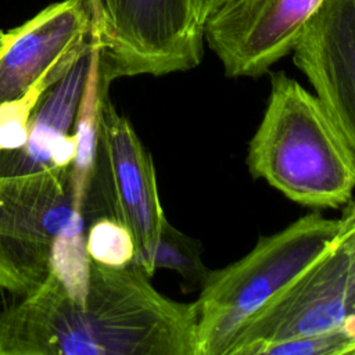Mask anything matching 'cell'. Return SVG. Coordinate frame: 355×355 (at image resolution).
<instances>
[{
  "instance_id": "obj_1",
  "label": "cell",
  "mask_w": 355,
  "mask_h": 355,
  "mask_svg": "<svg viewBox=\"0 0 355 355\" xmlns=\"http://www.w3.org/2000/svg\"><path fill=\"white\" fill-rule=\"evenodd\" d=\"M0 355H197L194 302L162 295L133 265L94 262L85 230L68 233L40 287L0 311Z\"/></svg>"
},
{
  "instance_id": "obj_2",
  "label": "cell",
  "mask_w": 355,
  "mask_h": 355,
  "mask_svg": "<svg viewBox=\"0 0 355 355\" xmlns=\"http://www.w3.org/2000/svg\"><path fill=\"white\" fill-rule=\"evenodd\" d=\"M247 166L254 178L306 207L338 208L355 189V153L345 135L316 94L282 71L270 78Z\"/></svg>"
},
{
  "instance_id": "obj_3",
  "label": "cell",
  "mask_w": 355,
  "mask_h": 355,
  "mask_svg": "<svg viewBox=\"0 0 355 355\" xmlns=\"http://www.w3.org/2000/svg\"><path fill=\"white\" fill-rule=\"evenodd\" d=\"M338 219L311 212L261 237L239 261L209 270L196 309L197 355H225L243 323L337 239Z\"/></svg>"
},
{
  "instance_id": "obj_4",
  "label": "cell",
  "mask_w": 355,
  "mask_h": 355,
  "mask_svg": "<svg viewBox=\"0 0 355 355\" xmlns=\"http://www.w3.org/2000/svg\"><path fill=\"white\" fill-rule=\"evenodd\" d=\"M85 230L71 165L0 176V290L15 297L46 280L58 239Z\"/></svg>"
},
{
  "instance_id": "obj_5",
  "label": "cell",
  "mask_w": 355,
  "mask_h": 355,
  "mask_svg": "<svg viewBox=\"0 0 355 355\" xmlns=\"http://www.w3.org/2000/svg\"><path fill=\"white\" fill-rule=\"evenodd\" d=\"M101 78L162 76L196 68L204 28L193 0H93Z\"/></svg>"
},
{
  "instance_id": "obj_6",
  "label": "cell",
  "mask_w": 355,
  "mask_h": 355,
  "mask_svg": "<svg viewBox=\"0 0 355 355\" xmlns=\"http://www.w3.org/2000/svg\"><path fill=\"white\" fill-rule=\"evenodd\" d=\"M355 230L336 240L319 258L262 304L237 330L225 355H255L282 340L333 331L345 326L349 312V272Z\"/></svg>"
},
{
  "instance_id": "obj_7",
  "label": "cell",
  "mask_w": 355,
  "mask_h": 355,
  "mask_svg": "<svg viewBox=\"0 0 355 355\" xmlns=\"http://www.w3.org/2000/svg\"><path fill=\"white\" fill-rule=\"evenodd\" d=\"M323 0H227L204 21V42L229 78H257L293 51Z\"/></svg>"
},
{
  "instance_id": "obj_8",
  "label": "cell",
  "mask_w": 355,
  "mask_h": 355,
  "mask_svg": "<svg viewBox=\"0 0 355 355\" xmlns=\"http://www.w3.org/2000/svg\"><path fill=\"white\" fill-rule=\"evenodd\" d=\"M96 32L93 0H62L0 32V104L49 75L67 71Z\"/></svg>"
},
{
  "instance_id": "obj_9",
  "label": "cell",
  "mask_w": 355,
  "mask_h": 355,
  "mask_svg": "<svg viewBox=\"0 0 355 355\" xmlns=\"http://www.w3.org/2000/svg\"><path fill=\"white\" fill-rule=\"evenodd\" d=\"M291 53L355 153V0H323Z\"/></svg>"
},
{
  "instance_id": "obj_10",
  "label": "cell",
  "mask_w": 355,
  "mask_h": 355,
  "mask_svg": "<svg viewBox=\"0 0 355 355\" xmlns=\"http://www.w3.org/2000/svg\"><path fill=\"white\" fill-rule=\"evenodd\" d=\"M98 143L108 165L119 220L130 230L136 250L150 247L165 222L150 153L130 122L104 96L98 115Z\"/></svg>"
},
{
  "instance_id": "obj_11",
  "label": "cell",
  "mask_w": 355,
  "mask_h": 355,
  "mask_svg": "<svg viewBox=\"0 0 355 355\" xmlns=\"http://www.w3.org/2000/svg\"><path fill=\"white\" fill-rule=\"evenodd\" d=\"M94 32L90 44L43 94L28 125V139L17 150L0 153V176H15L72 165L76 155L75 123L82 96L98 55Z\"/></svg>"
},
{
  "instance_id": "obj_12",
  "label": "cell",
  "mask_w": 355,
  "mask_h": 355,
  "mask_svg": "<svg viewBox=\"0 0 355 355\" xmlns=\"http://www.w3.org/2000/svg\"><path fill=\"white\" fill-rule=\"evenodd\" d=\"M202 247L198 241L172 226L168 219L162 223L155 241L139 248L132 259L133 266L151 277L157 269H169L191 287H201L209 269L201 258Z\"/></svg>"
},
{
  "instance_id": "obj_13",
  "label": "cell",
  "mask_w": 355,
  "mask_h": 355,
  "mask_svg": "<svg viewBox=\"0 0 355 355\" xmlns=\"http://www.w3.org/2000/svg\"><path fill=\"white\" fill-rule=\"evenodd\" d=\"M85 250L100 265L122 268L132 263L136 243L122 222L101 216L85 226Z\"/></svg>"
},
{
  "instance_id": "obj_14",
  "label": "cell",
  "mask_w": 355,
  "mask_h": 355,
  "mask_svg": "<svg viewBox=\"0 0 355 355\" xmlns=\"http://www.w3.org/2000/svg\"><path fill=\"white\" fill-rule=\"evenodd\" d=\"M355 333L347 324L341 329L265 344L255 355H349Z\"/></svg>"
},
{
  "instance_id": "obj_15",
  "label": "cell",
  "mask_w": 355,
  "mask_h": 355,
  "mask_svg": "<svg viewBox=\"0 0 355 355\" xmlns=\"http://www.w3.org/2000/svg\"><path fill=\"white\" fill-rule=\"evenodd\" d=\"M348 207L338 219V234L336 240H343L355 230V201H349Z\"/></svg>"
},
{
  "instance_id": "obj_16",
  "label": "cell",
  "mask_w": 355,
  "mask_h": 355,
  "mask_svg": "<svg viewBox=\"0 0 355 355\" xmlns=\"http://www.w3.org/2000/svg\"><path fill=\"white\" fill-rule=\"evenodd\" d=\"M227 0H193V7L196 17L198 22L204 28V21L208 18L209 14H212L215 10H218L223 3Z\"/></svg>"
},
{
  "instance_id": "obj_17",
  "label": "cell",
  "mask_w": 355,
  "mask_h": 355,
  "mask_svg": "<svg viewBox=\"0 0 355 355\" xmlns=\"http://www.w3.org/2000/svg\"><path fill=\"white\" fill-rule=\"evenodd\" d=\"M348 298H349V312L355 316V257L351 265L349 272V286H348Z\"/></svg>"
},
{
  "instance_id": "obj_18",
  "label": "cell",
  "mask_w": 355,
  "mask_h": 355,
  "mask_svg": "<svg viewBox=\"0 0 355 355\" xmlns=\"http://www.w3.org/2000/svg\"><path fill=\"white\" fill-rule=\"evenodd\" d=\"M349 355H355V343H354V345H352V349H351Z\"/></svg>"
}]
</instances>
